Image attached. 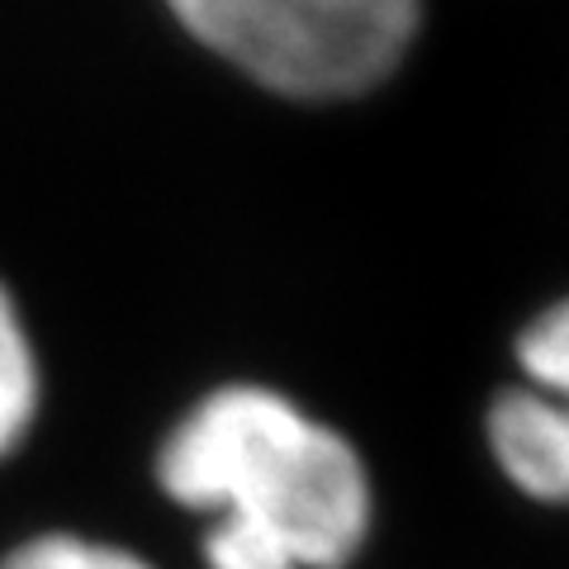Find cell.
I'll return each instance as SVG.
<instances>
[{
  "label": "cell",
  "mask_w": 569,
  "mask_h": 569,
  "mask_svg": "<svg viewBox=\"0 0 569 569\" xmlns=\"http://www.w3.org/2000/svg\"><path fill=\"white\" fill-rule=\"evenodd\" d=\"M0 569H152V565L119 546H100L86 537H33L20 550H10Z\"/></svg>",
  "instance_id": "cell-5"
},
{
  "label": "cell",
  "mask_w": 569,
  "mask_h": 569,
  "mask_svg": "<svg viewBox=\"0 0 569 569\" xmlns=\"http://www.w3.org/2000/svg\"><path fill=\"white\" fill-rule=\"evenodd\" d=\"M518 361L537 389H512L493 403L498 466L522 493L569 503V299L522 332Z\"/></svg>",
  "instance_id": "cell-3"
},
{
  "label": "cell",
  "mask_w": 569,
  "mask_h": 569,
  "mask_svg": "<svg viewBox=\"0 0 569 569\" xmlns=\"http://www.w3.org/2000/svg\"><path fill=\"white\" fill-rule=\"evenodd\" d=\"M39 413V356L10 290L0 284V460L24 441Z\"/></svg>",
  "instance_id": "cell-4"
},
{
  "label": "cell",
  "mask_w": 569,
  "mask_h": 569,
  "mask_svg": "<svg viewBox=\"0 0 569 569\" xmlns=\"http://www.w3.org/2000/svg\"><path fill=\"white\" fill-rule=\"evenodd\" d=\"M209 52L295 100L380 86L403 62L422 0H167Z\"/></svg>",
  "instance_id": "cell-2"
},
{
  "label": "cell",
  "mask_w": 569,
  "mask_h": 569,
  "mask_svg": "<svg viewBox=\"0 0 569 569\" xmlns=\"http://www.w3.org/2000/svg\"><path fill=\"white\" fill-rule=\"evenodd\" d=\"M162 489L213 512L209 569H342L370 527V479L337 432L257 385L209 395L157 460Z\"/></svg>",
  "instance_id": "cell-1"
}]
</instances>
